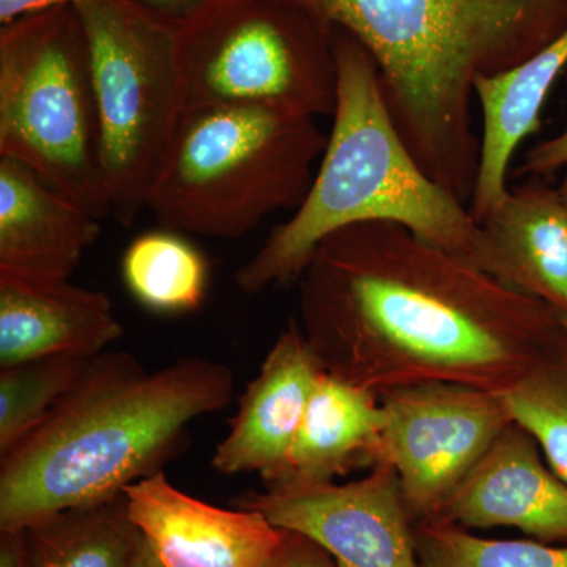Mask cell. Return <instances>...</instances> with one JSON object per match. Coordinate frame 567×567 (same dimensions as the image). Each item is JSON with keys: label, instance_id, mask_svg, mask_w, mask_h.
I'll return each mask as SVG.
<instances>
[{"label": "cell", "instance_id": "1", "mask_svg": "<svg viewBox=\"0 0 567 567\" xmlns=\"http://www.w3.org/2000/svg\"><path fill=\"white\" fill-rule=\"evenodd\" d=\"M298 284L300 328L323 371L379 398L432 382L506 393L567 322L394 223L328 235Z\"/></svg>", "mask_w": 567, "mask_h": 567}, {"label": "cell", "instance_id": "2", "mask_svg": "<svg viewBox=\"0 0 567 567\" xmlns=\"http://www.w3.org/2000/svg\"><path fill=\"white\" fill-rule=\"evenodd\" d=\"M360 41L395 128L465 205L480 169V78L516 69L567 29V0H293Z\"/></svg>", "mask_w": 567, "mask_h": 567}, {"label": "cell", "instance_id": "3", "mask_svg": "<svg viewBox=\"0 0 567 567\" xmlns=\"http://www.w3.org/2000/svg\"><path fill=\"white\" fill-rule=\"evenodd\" d=\"M233 369L186 357L147 371L134 354L93 358L37 431L0 456V533L123 495L162 472L200 416L233 402Z\"/></svg>", "mask_w": 567, "mask_h": 567}, {"label": "cell", "instance_id": "4", "mask_svg": "<svg viewBox=\"0 0 567 567\" xmlns=\"http://www.w3.org/2000/svg\"><path fill=\"white\" fill-rule=\"evenodd\" d=\"M334 52L338 104L315 181L300 207L235 275L245 295L298 282L320 241L353 224H399L429 244L475 256L480 224L406 147L372 55L341 29Z\"/></svg>", "mask_w": 567, "mask_h": 567}, {"label": "cell", "instance_id": "5", "mask_svg": "<svg viewBox=\"0 0 567 567\" xmlns=\"http://www.w3.org/2000/svg\"><path fill=\"white\" fill-rule=\"evenodd\" d=\"M327 141L316 117L267 104L183 111L147 208L164 229L238 240L300 207Z\"/></svg>", "mask_w": 567, "mask_h": 567}, {"label": "cell", "instance_id": "6", "mask_svg": "<svg viewBox=\"0 0 567 567\" xmlns=\"http://www.w3.org/2000/svg\"><path fill=\"white\" fill-rule=\"evenodd\" d=\"M0 156L28 164L95 218L111 215L87 43L73 6L2 32Z\"/></svg>", "mask_w": 567, "mask_h": 567}, {"label": "cell", "instance_id": "7", "mask_svg": "<svg viewBox=\"0 0 567 567\" xmlns=\"http://www.w3.org/2000/svg\"><path fill=\"white\" fill-rule=\"evenodd\" d=\"M333 25L293 0H215L175 32L186 110L267 104L333 117Z\"/></svg>", "mask_w": 567, "mask_h": 567}, {"label": "cell", "instance_id": "8", "mask_svg": "<svg viewBox=\"0 0 567 567\" xmlns=\"http://www.w3.org/2000/svg\"><path fill=\"white\" fill-rule=\"evenodd\" d=\"M73 7L87 43L104 189L112 215L130 227L147 208L185 111L177 35L123 0Z\"/></svg>", "mask_w": 567, "mask_h": 567}, {"label": "cell", "instance_id": "9", "mask_svg": "<svg viewBox=\"0 0 567 567\" xmlns=\"http://www.w3.org/2000/svg\"><path fill=\"white\" fill-rule=\"evenodd\" d=\"M382 462L393 466L415 522L439 517L447 499L514 417L502 391L432 382L380 395Z\"/></svg>", "mask_w": 567, "mask_h": 567}, {"label": "cell", "instance_id": "10", "mask_svg": "<svg viewBox=\"0 0 567 567\" xmlns=\"http://www.w3.org/2000/svg\"><path fill=\"white\" fill-rule=\"evenodd\" d=\"M237 506L309 537L342 567H423L398 475L385 462L344 484H271L246 492Z\"/></svg>", "mask_w": 567, "mask_h": 567}, {"label": "cell", "instance_id": "11", "mask_svg": "<svg viewBox=\"0 0 567 567\" xmlns=\"http://www.w3.org/2000/svg\"><path fill=\"white\" fill-rule=\"evenodd\" d=\"M123 494L133 524L163 567H265L284 539V529L259 511L194 498L163 470Z\"/></svg>", "mask_w": 567, "mask_h": 567}, {"label": "cell", "instance_id": "12", "mask_svg": "<svg viewBox=\"0 0 567 567\" xmlns=\"http://www.w3.org/2000/svg\"><path fill=\"white\" fill-rule=\"evenodd\" d=\"M439 517L464 528H517L540 543L567 546V483L548 465L535 435L513 421Z\"/></svg>", "mask_w": 567, "mask_h": 567}, {"label": "cell", "instance_id": "13", "mask_svg": "<svg viewBox=\"0 0 567 567\" xmlns=\"http://www.w3.org/2000/svg\"><path fill=\"white\" fill-rule=\"evenodd\" d=\"M322 371L300 324L290 323L241 394L229 432L213 454V470L256 473L265 486L278 483Z\"/></svg>", "mask_w": 567, "mask_h": 567}, {"label": "cell", "instance_id": "14", "mask_svg": "<svg viewBox=\"0 0 567 567\" xmlns=\"http://www.w3.org/2000/svg\"><path fill=\"white\" fill-rule=\"evenodd\" d=\"M122 334L106 293L70 279L0 271V369L43 358H95Z\"/></svg>", "mask_w": 567, "mask_h": 567}, {"label": "cell", "instance_id": "15", "mask_svg": "<svg viewBox=\"0 0 567 567\" xmlns=\"http://www.w3.org/2000/svg\"><path fill=\"white\" fill-rule=\"evenodd\" d=\"M477 224L472 262L567 320V200L559 188L532 177Z\"/></svg>", "mask_w": 567, "mask_h": 567}, {"label": "cell", "instance_id": "16", "mask_svg": "<svg viewBox=\"0 0 567 567\" xmlns=\"http://www.w3.org/2000/svg\"><path fill=\"white\" fill-rule=\"evenodd\" d=\"M100 234L99 218L28 164L0 156V271L70 279Z\"/></svg>", "mask_w": 567, "mask_h": 567}, {"label": "cell", "instance_id": "17", "mask_svg": "<svg viewBox=\"0 0 567 567\" xmlns=\"http://www.w3.org/2000/svg\"><path fill=\"white\" fill-rule=\"evenodd\" d=\"M567 65V29L527 62L476 81L480 104L481 155L475 193L468 208L483 221L507 194V173L518 145L540 126L548 92Z\"/></svg>", "mask_w": 567, "mask_h": 567}, {"label": "cell", "instance_id": "18", "mask_svg": "<svg viewBox=\"0 0 567 567\" xmlns=\"http://www.w3.org/2000/svg\"><path fill=\"white\" fill-rule=\"evenodd\" d=\"M383 427L379 395L322 371L286 472L275 484L334 483L360 466L371 470L382 462Z\"/></svg>", "mask_w": 567, "mask_h": 567}, {"label": "cell", "instance_id": "19", "mask_svg": "<svg viewBox=\"0 0 567 567\" xmlns=\"http://www.w3.org/2000/svg\"><path fill=\"white\" fill-rule=\"evenodd\" d=\"M25 567H128L141 547L125 494L24 529Z\"/></svg>", "mask_w": 567, "mask_h": 567}, {"label": "cell", "instance_id": "20", "mask_svg": "<svg viewBox=\"0 0 567 567\" xmlns=\"http://www.w3.org/2000/svg\"><path fill=\"white\" fill-rule=\"evenodd\" d=\"M121 270L134 300L166 316L199 309L210 275L204 254L183 234L164 227L134 238L123 254Z\"/></svg>", "mask_w": 567, "mask_h": 567}, {"label": "cell", "instance_id": "21", "mask_svg": "<svg viewBox=\"0 0 567 567\" xmlns=\"http://www.w3.org/2000/svg\"><path fill=\"white\" fill-rule=\"evenodd\" d=\"M505 394L514 421L535 435L548 465L567 483V322Z\"/></svg>", "mask_w": 567, "mask_h": 567}, {"label": "cell", "instance_id": "22", "mask_svg": "<svg viewBox=\"0 0 567 567\" xmlns=\"http://www.w3.org/2000/svg\"><path fill=\"white\" fill-rule=\"evenodd\" d=\"M93 358L58 357L0 369V456L47 421Z\"/></svg>", "mask_w": 567, "mask_h": 567}, {"label": "cell", "instance_id": "23", "mask_svg": "<svg viewBox=\"0 0 567 567\" xmlns=\"http://www.w3.org/2000/svg\"><path fill=\"white\" fill-rule=\"evenodd\" d=\"M423 567H567V546L540 540L486 539L434 517L413 524Z\"/></svg>", "mask_w": 567, "mask_h": 567}, {"label": "cell", "instance_id": "24", "mask_svg": "<svg viewBox=\"0 0 567 567\" xmlns=\"http://www.w3.org/2000/svg\"><path fill=\"white\" fill-rule=\"evenodd\" d=\"M265 567H342L323 547L300 533L284 529L281 546Z\"/></svg>", "mask_w": 567, "mask_h": 567}, {"label": "cell", "instance_id": "25", "mask_svg": "<svg viewBox=\"0 0 567 567\" xmlns=\"http://www.w3.org/2000/svg\"><path fill=\"white\" fill-rule=\"evenodd\" d=\"M151 20L178 32L215 0H123Z\"/></svg>", "mask_w": 567, "mask_h": 567}, {"label": "cell", "instance_id": "26", "mask_svg": "<svg viewBox=\"0 0 567 567\" xmlns=\"http://www.w3.org/2000/svg\"><path fill=\"white\" fill-rule=\"evenodd\" d=\"M567 166V128L550 140L529 148L517 173L529 177H544Z\"/></svg>", "mask_w": 567, "mask_h": 567}, {"label": "cell", "instance_id": "27", "mask_svg": "<svg viewBox=\"0 0 567 567\" xmlns=\"http://www.w3.org/2000/svg\"><path fill=\"white\" fill-rule=\"evenodd\" d=\"M78 0H0V21L3 25L41 13V11L58 9V7L74 6Z\"/></svg>", "mask_w": 567, "mask_h": 567}, {"label": "cell", "instance_id": "28", "mask_svg": "<svg viewBox=\"0 0 567 567\" xmlns=\"http://www.w3.org/2000/svg\"><path fill=\"white\" fill-rule=\"evenodd\" d=\"M0 567H25L24 532L0 533Z\"/></svg>", "mask_w": 567, "mask_h": 567}, {"label": "cell", "instance_id": "29", "mask_svg": "<svg viewBox=\"0 0 567 567\" xmlns=\"http://www.w3.org/2000/svg\"><path fill=\"white\" fill-rule=\"evenodd\" d=\"M128 567H163L156 561L155 557H153L152 551L148 550V547L145 546L144 539H142L141 547L137 548L136 555L130 563Z\"/></svg>", "mask_w": 567, "mask_h": 567}, {"label": "cell", "instance_id": "30", "mask_svg": "<svg viewBox=\"0 0 567 567\" xmlns=\"http://www.w3.org/2000/svg\"><path fill=\"white\" fill-rule=\"evenodd\" d=\"M559 192L563 193V196H565V199L567 200V175L565 178H563L561 185L558 186Z\"/></svg>", "mask_w": 567, "mask_h": 567}]
</instances>
